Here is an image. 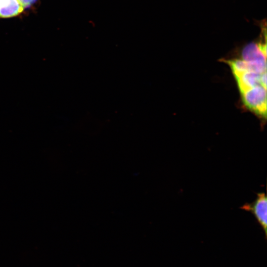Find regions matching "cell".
Segmentation results:
<instances>
[{
    "instance_id": "6da1fadb",
    "label": "cell",
    "mask_w": 267,
    "mask_h": 267,
    "mask_svg": "<svg viewBox=\"0 0 267 267\" xmlns=\"http://www.w3.org/2000/svg\"><path fill=\"white\" fill-rule=\"evenodd\" d=\"M245 105L257 114L266 117V89L258 86L241 93Z\"/></svg>"
},
{
    "instance_id": "5b68a950",
    "label": "cell",
    "mask_w": 267,
    "mask_h": 267,
    "mask_svg": "<svg viewBox=\"0 0 267 267\" xmlns=\"http://www.w3.org/2000/svg\"><path fill=\"white\" fill-rule=\"evenodd\" d=\"M233 74L245 72L263 73L267 71V64H261L254 62L246 61L243 59H235L226 61Z\"/></svg>"
},
{
    "instance_id": "52a82bcc",
    "label": "cell",
    "mask_w": 267,
    "mask_h": 267,
    "mask_svg": "<svg viewBox=\"0 0 267 267\" xmlns=\"http://www.w3.org/2000/svg\"><path fill=\"white\" fill-rule=\"evenodd\" d=\"M24 8H27L33 4L36 0H18Z\"/></svg>"
},
{
    "instance_id": "8992f818",
    "label": "cell",
    "mask_w": 267,
    "mask_h": 267,
    "mask_svg": "<svg viewBox=\"0 0 267 267\" xmlns=\"http://www.w3.org/2000/svg\"><path fill=\"white\" fill-rule=\"evenodd\" d=\"M24 8L18 0H0V17L9 18L20 14Z\"/></svg>"
},
{
    "instance_id": "3957f363",
    "label": "cell",
    "mask_w": 267,
    "mask_h": 267,
    "mask_svg": "<svg viewBox=\"0 0 267 267\" xmlns=\"http://www.w3.org/2000/svg\"><path fill=\"white\" fill-rule=\"evenodd\" d=\"M242 59L249 62L266 64L267 46L266 43H252L244 47L242 52Z\"/></svg>"
},
{
    "instance_id": "7a4b0ae2",
    "label": "cell",
    "mask_w": 267,
    "mask_h": 267,
    "mask_svg": "<svg viewBox=\"0 0 267 267\" xmlns=\"http://www.w3.org/2000/svg\"><path fill=\"white\" fill-rule=\"evenodd\" d=\"M240 209L252 214L267 237V198L265 192L257 193L256 199L252 203H246Z\"/></svg>"
},
{
    "instance_id": "277c9868",
    "label": "cell",
    "mask_w": 267,
    "mask_h": 267,
    "mask_svg": "<svg viewBox=\"0 0 267 267\" xmlns=\"http://www.w3.org/2000/svg\"><path fill=\"white\" fill-rule=\"evenodd\" d=\"M264 73L245 72L233 74L240 92L258 86H263L262 76Z\"/></svg>"
}]
</instances>
